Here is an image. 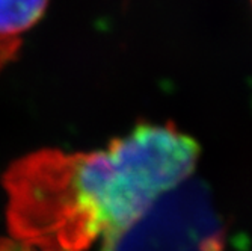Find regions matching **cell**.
Segmentation results:
<instances>
[{"instance_id":"1","label":"cell","mask_w":252,"mask_h":251,"mask_svg":"<svg viewBox=\"0 0 252 251\" xmlns=\"http://www.w3.org/2000/svg\"><path fill=\"white\" fill-rule=\"evenodd\" d=\"M201 148L171 123L136 126L101 150L98 206L103 251H110L158 197L188 179Z\"/></svg>"},{"instance_id":"2","label":"cell","mask_w":252,"mask_h":251,"mask_svg":"<svg viewBox=\"0 0 252 251\" xmlns=\"http://www.w3.org/2000/svg\"><path fill=\"white\" fill-rule=\"evenodd\" d=\"M3 185L17 241L42 251H83L100 235L82 203L74 154H28L9 167Z\"/></svg>"},{"instance_id":"3","label":"cell","mask_w":252,"mask_h":251,"mask_svg":"<svg viewBox=\"0 0 252 251\" xmlns=\"http://www.w3.org/2000/svg\"><path fill=\"white\" fill-rule=\"evenodd\" d=\"M49 6V0H0V36H14L33 28Z\"/></svg>"},{"instance_id":"4","label":"cell","mask_w":252,"mask_h":251,"mask_svg":"<svg viewBox=\"0 0 252 251\" xmlns=\"http://www.w3.org/2000/svg\"><path fill=\"white\" fill-rule=\"evenodd\" d=\"M0 251H42L17 239H0Z\"/></svg>"}]
</instances>
